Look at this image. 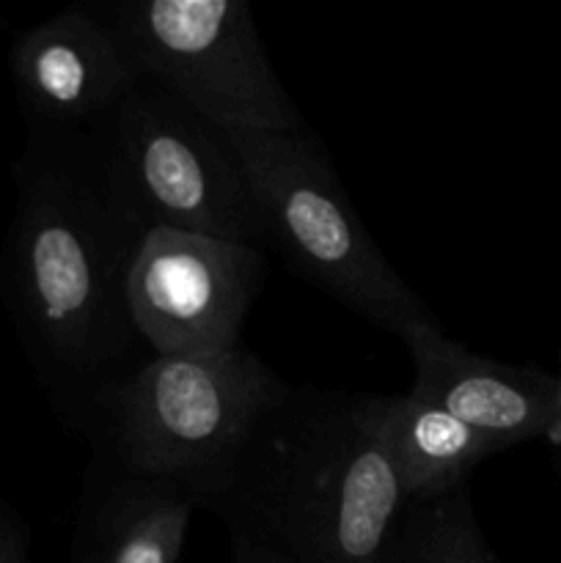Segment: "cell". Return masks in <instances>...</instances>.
<instances>
[{"label":"cell","instance_id":"cell-14","mask_svg":"<svg viewBox=\"0 0 561 563\" xmlns=\"http://www.w3.org/2000/svg\"><path fill=\"white\" fill-rule=\"evenodd\" d=\"M229 539H231V553L240 555L245 563H284L280 559H275V555H270L267 550L245 542V539H237V537H229Z\"/></svg>","mask_w":561,"mask_h":563},{"label":"cell","instance_id":"cell-15","mask_svg":"<svg viewBox=\"0 0 561 563\" xmlns=\"http://www.w3.org/2000/svg\"><path fill=\"white\" fill-rule=\"evenodd\" d=\"M548 440L561 443V377H559V390H556V421H553V429H550Z\"/></svg>","mask_w":561,"mask_h":563},{"label":"cell","instance_id":"cell-10","mask_svg":"<svg viewBox=\"0 0 561 563\" xmlns=\"http://www.w3.org/2000/svg\"><path fill=\"white\" fill-rule=\"evenodd\" d=\"M196 511V498L179 484L127 473L94 456L72 563H176Z\"/></svg>","mask_w":561,"mask_h":563},{"label":"cell","instance_id":"cell-16","mask_svg":"<svg viewBox=\"0 0 561 563\" xmlns=\"http://www.w3.org/2000/svg\"><path fill=\"white\" fill-rule=\"evenodd\" d=\"M231 563H245V561H242L237 553H231Z\"/></svg>","mask_w":561,"mask_h":563},{"label":"cell","instance_id":"cell-1","mask_svg":"<svg viewBox=\"0 0 561 563\" xmlns=\"http://www.w3.org/2000/svg\"><path fill=\"white\" fill-rule=\"evenodd\" d=\"M14 181L0 286L36 377L77 423L99 390L146 357L127 295L146 229L116 196L99 126L28 130Z\"/></svg>","mask_w":561,"mask_h":563},{"label":"cell","instance_id":"cell-5","mask_svg":"<svg viewBox=\"0 0 561 563\" xmlns=\"http://www.w3.org/2000/svg\"><path fill=\"white\" fill-rule=\"evenodd\" d=\"M121 207L143 229L264 247V225L231 132L146 80L99 124Z\"/></svg>","mask_w":561,"mask_h":563},{"label":"cell","instance_id":"cell-7","mask_svg":"<svg viewBox=\"0 0 561 563\" xmlns=\"http://www.w3.org/2000/svg\"><path fill=\"white\" fill-rule=\"evenodd\" d=\"M267 280V251L148 229L130 269V311L152 355H207L242 344V324Z\"/></svg>","mask_w":561,"mask_h":563},{"label":"cell","instance_id":"cell-13","mask_svg":"<svg viewBox=\"0 0 561 563\" xmlns=\"http://www.w3.org/2000/svg\"><path fill=\"white\" fill-rule=\"evenodd\" d=\"M0 563H28V528L0 498Z\"/></svg>","mask_w":561,"mask_h":563},{"label":"cell","instance_id":"cell-12","mask_svg":"<svg viewBox=\"0 0 561 563\" xmlns=\"http://www.w3.org/2000/svg\"><path fill=\"white\" fill-rule=\"evenodd\" d=\"M380 563H498L473 515L468 489L407 500Z\"/></svg>","mask_w":561,"mask_h":563},{"label":"cell","instance_id":"cell-4","mask_svg":"<svg viewBox=\"0 0 561 563\" xmlns=\"http://www.w3.org/2000/svg\"><path fill=\"white\" fill-rule=\"evenodd\" d=\"M264 225V247L346 311L399 335L440 328L432 308L383 256L352 207L328 148L308 126L234 135Z\"/></svg>","mask_w":561,"mask_h":563},{"label":"cell","instance_id":"cell-3","mask_svg":"<svg viewBox=\"0 0 561 563\" xmlns=\"http://www.w3.org/2000/svg\"><path fill=\"white\" fill-rule=\"evenodd\" d=\"M289 388L245 344L207 355H152L99 390L75 427L94 456L185 487L209 509L258 418Z\"/></svg>","mask_w":561,"mask_h":563},{"label":"cell","instance_id":"cell-8","mask_svg":"<svg viewBox=\"0 0 561 563\" xmlns=\"http://www.w3.org/2000/svg\"><path fill=\"white\" fill-rule=\"evenodd\" d=\"M28 130H94L146 80L108 5H69L11 47Z\"/></svg>","mask_w":561,"mask_h":563},{"label":"cell","instance_id":"cell-2","mask_svg":"<svg viewBox=\"0 0 561 563\" xmlns=\"http://www.w3.org/2000/svg\"><path fill=\"white\" fill-rule=\"evenodd\" d=\"M402 506L361 394L289 385L207 511L284 563H380Z\"/></svg>","mask_w":561,"mask_h":563},{"label":"cell","instance_id":"cell-9","mask_svg":"<svg viewBox=\"0 0 561 563\" xmlns=\"http://www.w3.org/2000/svg\"><path fill=\"white\" fill-rule=\"evenodd\" d=\"M413 396L440 407L501 451L548 438L556 421L559 377L476 355L443 328H418L405 339Z\"/></svg>","mask_w":561,"mask_h":563},{"label":"cell","instance_id":"cell-6","mask_svg":"<svg viewBox=\"0 0 561 563\" xmlns=\"http://www.w3.org/2000/svg\"><path fill=\"white\" fill-rule=\"evenodd\" d=\"M108 9L143 75L231 135L306 126L245 0H124Z\"/></svg>","mask_w":561,"mask_h":563},{"label":"cell","instance_id":"cell-11","mask_svg":"<svg viewBox=\"0 0 561 563\" xmlns=\"http://www.w3.org/2000/svg\"><path fill=\"white\" fill-rule=\"evenodd\" d=\"M363 416L383 445L407 500H429L465 487L473 467L498 445L440 407L413 394H361Z\"/></svg>","mask_w":561,"mask_h":563}]
</instances>
